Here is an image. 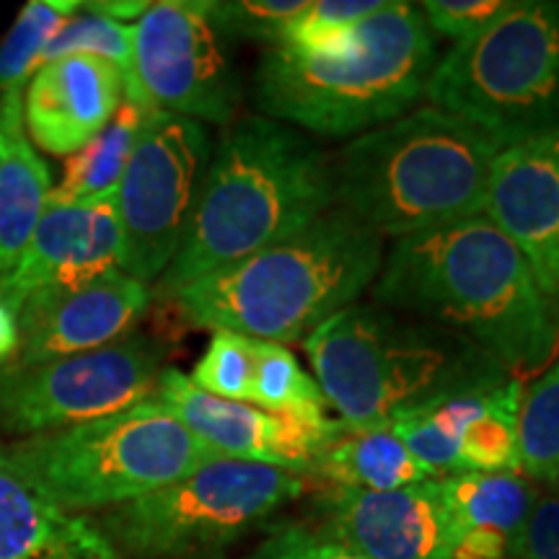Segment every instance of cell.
I'll return each instance as SVG.
<instances>
[{
  "label": "cell",
  "mask_w": 559,
  "mask_h": 559,
  "mask_svg": "<svg viewBox=\"0 0 559 559\" xmlns=\"http://www.w3.org/2000/svg\"><path fill=\"white\" fill-rule=\"evenodd\" d=\"M251 559H370L358 551L342 547V544L326 539L317 528L298 526H277L272 534L260 544Z\"/></svg>",
  "instance_id": "obj_33"
},
{
  "label": "cell",
  "mask_w": 559,
  "mask_h": 559,
  "mask_svg": "<svg viewBox=\"0 0 559 559\" xmlns=\"http://www.w3.org/2000/svg\"><path fill=\"white\" fill-rule=\"evenodd\" d=\"M9 456L55 506L81 513L145 498L215 453L151 396L117 415L19 440Z\"/></svg>",
  "instance_id": "obj_7"
},
{
  "label": "cell",
  "mask_w": 559,
  "mask_h": 559,
  "mask_svg": "<svg viewBox=\"0 0 559 559\" xmlns=\"http://www.w3.org/2000/svg\"><path fill=\"white\" fill-rule=\"evenodd\" d=\"M373 300L459 334L506 373L539 368L559 342V309L521 249L485 215L396 241Z\"/></svg>",
  "instance_id": "obj_1"
},
{
  "label": "cell",
  "mask_w": 559,
  "mask_h": 559,
  "mask_svg": "<svg viewBox=\"0 0 559 559\" xmlns=\"http://www.w3.org/2000/svg\"><path fill=\"white\" fill-rule=\"evenodd\" d=\"M124 99L194 122H234L241 86L207 3H151L132 26V81Z\"/></svg>",
  "instance_id": "obj_12"
},
{
  "label": "cell",
  "mask_w": 559,
  "mask_h": 559,
  "mask_svg": "<svg viewBox=\"0 0 559 559\" xmlns=\"http://www.w3.org/2000/svg\"><path fill=\"white\" fill-rule=\"evenodd\" d=\"M83 9H88L91 13H99V16H107L111 21H122L124 19H140L145 11L151 9V3L145 0H107V3H86Z\"/></svg>",
  "instance_id": "obj_35"
},
{
  "label": "cell",
  "mask_w": 559,
  "mask_h": 559,
  "mask_svg": "<svg viewBox=\"0 0 559 559\" xmlns=\"http://www.w3.org/2000/svg\"><path fill=\"white\" fill-rule=\"evenodd\" d=\"M47 166L24 132L21 94L0 99V277L29 243L50 200Z\"/></svg>",
  "instance_id": "obj_22"
},
{
  "label": "cell",
  "mask_w": 559,
  "mask_h": 559,
  "mask_svg": "<svg viewBox=\"0 0 559 559\" xmlns=\"http://www.w3.org/2000/svg\"><path fill=\"white\" fill-rule=\"evenodd\" d=\"M81 5L75 0H32L24 5L0 45V99L21 94L29 75L41 68L47 45Z\"/></svg>",
  "instance_id": "obj_26"
},
{
  "label": "cell",
  "mask_w": 559,
  "mask_h": 559,
  "mask_svg": "<svg viewBox=\"0 0 559 559\" xmlns=\"http://www.w3.org/2000/svg\"><path fill=\"white\" fill-rule=\"evenodd\" d=\"M304 492V474L215 456L169 487L107 510L96 523L122 557L210 559Z\"/></svg>",
  "instance_id": "obj_9"
},
{
  "label": "cell",
  "mask_w": 559,
  "mask_h": 559,
  "mask_svg": "<svg viewBox=\"0 0 559 559\" xmlns=\"http://www.w3.org/2000/svg\"><path fill=\"white\" fill-rule=\"evenodd\" d=\"M210 156L202 122L151 111L115 192L124 275L158 283L174 262Z\"/></svg>",
  "instance_id": "obj_10"
},
{
  "label": "cell",
  "mask_w": 559,
  "mask_h": 559,
  "mask_svg": "<svg viewBox=\"0 0 559 559\" xmlns=\"http://www.w3.org/2000/svg\"><path fill=\"white\" fill-rule=\"evenodd\" d=\"M122 270L115 192L50 205L16 264L0 277V300L13 313Z\"/></svg>",
  "instance_id": "obj_14"
},
{
  "label": "cell",
  "mask_w": 559,
  "mask_h": 559,
  "mask_svg": "<svg viewBox=\"0 0 559 559\" xmlns=\"http://www.w3.org/2000/svg\"><path fill=\"white\" fill-rule=\"evenodd\" d=\"M124 102L122 73L91 55L45 62L26 88L29 140L52 156H73L111 122Z\"/></svg>",
  "instance_id": "obj_18"
},
{
  "label": "cell",
  "mask_w": 559,
  "mask_h": 559,
  "mask_svg": "<svg viewBox=\"0 0 559 559\" xmlns=\"http://www.w3.org/2000/svg\"><path fill=\"white\" fill-rule=\"evenodd\" d=\"M0 559H124L99 523L47 498L0 445Z\"/></svg>",
  "instance_id": "obj_19"
},
{
  "label": "cell",
  "mask_w": 559,
  "mask_h": 559,
  "mask_svg": "<svg viewBox=\"0 0 559 559\" xmlns=\"http://www.w3.org/2000/svg\"><path fill=\"white\" fill-rule=\"evenodd\" d=\"M500 140L425 107L368 130L332 160L334 207L381 236L423 234L485 210Z\"/></svg>",
  "instance_id": "obj_5"
},
{
  "label": "cell",
  "mask_w": 559,
  "mask_h": 559,
  "mask_svg": "<svg viewBox=\"0 0 559 559\" xmlns=\"http://www.w3.org/2000/svg\"><path fill=\"white\" fill-rule=\"evenodd\" d=\"M519 456L531 481L559 485V362L521 400Z\"/></svg>",
  "instance_id": "obj_27"
},
{
  "label": "cell",
  "mask_w": 559,
  "mask_h": 559,
  "mask_svg": "<svg viewBox=\"0 0 559 559\" xmlns=\"http://www.w3.org/2000/svg\"><path fill=\"white\" fill-rule=\"evenodd\" d=\"M508 3L510 0H428L419 9H423L432 34H440L459 45V41L485 32L508 9Z\"/></svg>",
  "instance_id": "obj_32"
},
{
  "label": "cell",
  "mask_w": 559,
  "mask_h": 559,
  "mask_svg": "<svg viewBox=\"0 0 559 559\" xmlns=\"http://www.w3.org/2000/svg\"><path fill=\"white\" fill-rule=\"evenodd\" d=\"M313 474L342 489L389 492L436 479L391 430H342L321 453Z\"/></svg>",
  "instance_id": "obj_23"
},
{
  "label": "cell",
  "mask_w": 559,
  "mask_h": 559,
  "mask_svg": "<svg viewBox=\"0 0 559 559\" xmlns=\"http://www.w3.org/2000/svg\"><path fill=\"white\" fill-rule=\"evenodd\" d=\"M481 215L521 249L559 309V130L523 138L495 156Z\"/></svg>",
  "instance_id": "obj_15"
},
{
  "label": "cell",
  "mask_w": 559,
  "mask_h": 559,
  "mask_svg": "<svg viewBox=\"0 0 559 559\" xmlns=\"http://www.w3.org/2000/svg\"><path fill=\"white\" fill-rule=\"evenodd\" d=\"M66 55H91V58L111 62L122 73L124 88H128L132 81V26L91 11L81 16L75 13L47 45L41 66Z\"/></svg>",
  "instance_id": "obj_28"
},
{
  "label": "cell",
  "mask_w": 559,
  "mask_h": 559,
  "mask_svg": "<svg viewBox=\"0 0 559 559\" xmlns=\"http://www.w3.org/2000/svg\"><path fill=\"white\" fill-rule=\"evenodd\" d=\"M164 353L143 334L70 358L0 373V428L41 436L102 419L151 400Z\"/></svg>",
  "instance_id": "obj_11"
},
{
  "label": "cell",
  "mask_w": 559,
  "mask_h": 559,
  "mask_svg": "<svg viewBox=\"0 0 559 559\" xmlns=\"http://www.w3.org/2000/svg\"><path fill=\"white\" fill-rule=\"evenodd\" d=\"M254 340L234 332H213L205 355L194 366L190 381L221 400L251 404L254 383Z\"/></svg>",
  "instance_id": "obj_30"
},
{
  "label": "cell",
  "mask_w": 559,
  "mask_h": 559,
  "mask_svg": "<svg viewBox=\"0 0 559 559\" xmlns=\"http://www.w3.org/2000/svg\"><path fill=\"white\" fill-rule=\"evenodd\" d=\"M19 345H21V332H19L16 313L0 300V362L13 358V355H19Z\"/></svg>",
  "instance_id": "obj_36"
},
{
  "label": "cell",
  "mask_w": 559,
  "mask_h": 559,
  "mask_svg": "<svg viewBox=\"0 0 559 559\" xmlns=\"http://www.w3.org/2000/svg\"><path fill=\"white\" fill-rule=\"evenodd\" d=\"M332 207V158L311 138L262 115L230 122L207 160L185 241L158 277L156 296L171 300Z\"/></svg>",
  "instance_id": "obj_2"
},
{
  "label": "cell",
  "mask_w": 559,
  "mask_h": 559,
  "mask_svg": "<svg viewBox=\"0 0 559 559\" xmlns=\"http://www.w3.org/2000/svg\"><path fill=\"white\" fill-rule=\"evenodd\" d=\"M436 37L415 3L383 0L332 52L270 47L257 102L270 120L321 138H349L402 117L425 94Z\"/></svg>",
  "instance_id": "obj_4"
},
{
  "label": "cell",
  "mask_w": 559,
  "mask_h": 559,
  "mask_svg": "<svg viewBox=\"0 0 559 559\" xmlns=\"http://www.w3.org/2000/svg\"><path fill=\"white\" fill-rule=\"evenodd\" d=\"M523 391L515 379L466 389L419 404L428 425L459 459V474L521 472L519 409Z\"/></svg>",
  "instance_id": "obj_20"
},
{
  "label": "cell",
  "mask_w": 559,
  "mask_h": 559,
  "mask_svg": "<svg viewBox=\"0 0 559 559\" xmlns=\"http://www.w3.org/2000/svg\"><path fill=\"white\" fill-rule=\"evenodd\" d=\"M519 559H559V485L536 498L523 528Z\"/></svg>",
  "instance_id": "obj_34"
},
{
  "label": "cell",
  "mask_w": 559,
  "mask_h": 559,
  "mask_svg": "<svg viewBox=\"0 0 559 559\" xmlns=\"http://www.w3.org/2000/svg\"><path fill=\"white\" fill-rule=\"evenodd\" d=\"M456 542L451 559H513L539 498L521 472L453 474L440 479Z\"/></svg>",
  "instance_id": "obj_21"
},
{
  "label": "cell",
  "mask_w": 559,
  "mask_h": 559,
  "mask_svg": "<svg viewBox=\"0 0 559 559\" xmlns=\"http://www.w3.org/2000/svg\"><path fill=\"white\" fill-rule=\"evenodd\" d=\"M148 115L151 111L124 99L107 128L66 160L62 181L50 192L47 202L66 205V202H83L117 192Z\"/></svg>",
  "instance_id": "obj_24"
},
{
  "label": "cell",
  "mask_w": 559,
  "mask_h": 559,
  "mask_svg": "<svg viewBox=\"0 0 559 559\" xmlns=\"http://www.w3.org/2000/svg\"><path fill=\"white\" fill-rule=\"evenodd\" d=\"M317 531L370 559H451L456 542L440 479L389 492L334 487Z\"/></svg>",
  "instance_id": "obj_16"
},
{
  "label": "cell",
  "mask_w": 559,
  "mask_h": 559,
  "mask_svg": "<svg viewBox=\"0 0 559 559\" xmlns=\"http://www.w3.org/2000/svg\"><path fill=\"white\" fill-rule=\"evenodd\" d=\"M383 0H319L293 21L277 47L293 52H332L347 41L355 26L376 13Z\"/></svg>",
  "instance_id": "obj_29"
},
{
  "label": "cell",
  "mask_w": 559,
  "mask_h": 559,
  "mask_svg": "<svg viewBox=\"0 0 559 559\" xmlns=\"http://www.w3.org/2000/svg\"><path fill=\"white\" fill-rule=\"evenodd\" d=\"M153 400L171 412L215 456L267 464L296 474L313 472L326 445L345 430L340 419L311 425L272 415L254 404L221 400L194 386L190 376L177 368L160 370Z\"/></svg>",
  "instance_id": "obj_13"
},
{
  "label": "cell",
  "mask_w": 559,
  "mask_h": 559,
  "mask_svg": "<svg viewBox=\"0 0 559 559\" xmlns=\"http://www.w3.org/2000/svg\"><path fill=\"white\" fill-rule=\"evenodd\" d=\"M153 293L124 272L37 300L16 313L21 345L16 366H37L99 349L128 337L148 311Z\"/></svg>",
  "instance_id": "obj_17"
},
{
  "label": "cell",
  "mask_w": 559,
  "mask_h": 559,
  "mask_svg": "<svg viewBox=\"0 0 559 559\" xmlns=\"http://www.w3.org/2000/svg\"><path fill=\"white\" fill-rule=\"evenodd\" d=\"M381 267V236L332 207L288 239L198 280L171 304L200 330L283 345L353 306Z\"/></svg>",
  "instance_id": "obj_3"
},
{
  "label": "cell",
  "mask_w": 559,
  "mask_h": 559,
  "mask_svg": "<svg viewBox=\"0 0 559 559\" xmlns=\"http://www.w3.org/2000/svg\"><path fill=\"white\" fill-rule=\"evenodd\" d=\"M425 96L502 145L559 130V0H510L436 62Z\"/></svg>",
  "instance_id": "obj_8"
},
{
  "label": "cell",
  "mask_w": 559,
  "mask_h": 559,
  "mask_svg": "<svg viewBox=\"0 0 559 559\" xmlns=\"http://www.w3.org/2000/svg\"><path fill=\"white\" fill-rule=\"evenodd\" d=\"M304 345L326 404L353 432L383 430L404 409L508 381L472 342L381 306H347Z\"/></svg>",
  "instance_id": "obj_6"
},
{
  "label": "cell",
  "mask_w": 559,
  "mask_h": 559,
  "mask_svg": "<svg viewBox=\"0 0 559 559\" xmlns=\"http://www.w3.org/2000/svg\"><path fill=\"white\" fill-rule=\"evenodd\" d=\"M306 5L309 3L304 0H236V3H207V13L226 39H254L277 47Z\"/></svg>",
  "instance_id": "obj_31"
},
{
  "label": "cell",
  "mask_w": 559,
  "mask_h": 559,
  "mask_svg": "<svg viewBox=\"0 0 559 559\" xmlns=\"http://www.w3.org/2000/svg\"><path fill=\"white\" fill-rule=\"evenodd\" d=\"M254 383L251 404L272 415L298 419V423H326V404L317 379H311L296 355L277 342L254 340Z\"/></svg>",
  "instance_id": "obj_25"
}]
</instances>
